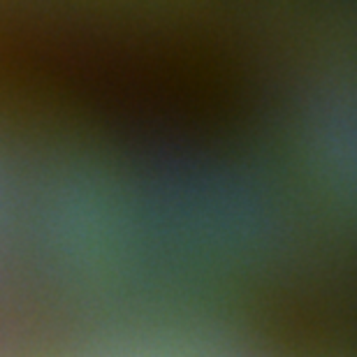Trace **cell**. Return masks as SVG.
Returning <instances> with one entry per match:
<instances>
[{
    "label": "cell",
    "mask_w": 357,
    "mask_h": 357,
    "mask_svg": "<svg viewBox=\"0 0 357 357\" xmlns=\"http://www.w3.org/2000/svg\"><path fill=\"white\" fill-rule=\"evenodd\" d=\"M267 47L218 12L0 10V130L91 146L218 137L265 100Z\"/></svg>",
    "instance_id": "obj_1"
}]
</instances>
